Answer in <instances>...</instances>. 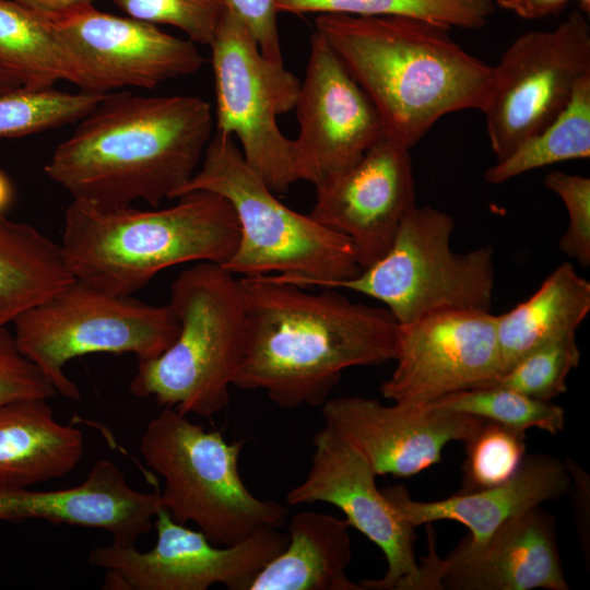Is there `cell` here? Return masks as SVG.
<instances>
[{
	"label": "cell",
	"mask_w": 590,
	"mask_h": 590,
	"mask_svg": "<svg viewBox=\"0 0 590 590\" xmlns=\"http://www.w3.org/2000/svg\"><path fill=\"white\" fill-rule=\"evenodd\" d=\"M247 340L233 386L261 389L279 406H321L342 371L394 359L399 322L386 307L333 288L305 291L270 275L239 278Z\"/></svg>",
	"instance_id": "obj_1"
},
{
	"label": "cell",
	"mask_w": 590,
	"mask_h": 590,
	"mask_svg": "<svg viewBox=\"0 0 590 590\" xmlns=\"http://www.w3.org/2000/svg\"><path fill=\"white\" fill-rule=\"evenodd\" d=\"M57 145L44 170L72 200L104 208L178 198L211 140V105L193 95L113 92Z\"/></svg>",
	"instance_id": "obj_2"
},
{
	"label": "cell",
	"mask_w": 590,
	"mask_h": 590,
	"mask_svg": "<svg viewBox=\"0 0 590 590\" xmlns=\"http://www.w3.org/2000/svg\"><path fill=\"white\" fill-rule=\"evenodd\" d=\"M320 34L374 105L387 137L411 150L450 113L482 110L493 68L449 27L404 16L319 14Z\"/></svg>",
	"instance_id": "obj_3"
},
{
	"label": "cell",
	"mask_w": 590,
	"mask_h": 590,
	"mask_svg": "<svg viewBox=\"0 0 590 590\" xmlns=\"http://www.w3.org/2000/svg\"><path fill=\"white\" fill-rule=\"evenodd\" d=\"M165 209L104 208L72 200L61 249L72 275L109 293L131 296L161 271L186 262L223 266L239 241L227 199L196 190Z\"/></svg>",
	"instance_id": "obj_4"
},
{
	"label": "cell",
	"mask_w": 590,
	"mask_h": 590,
	"mask_svg": "<svg viewBox=\"0 0 590 590\" xmlns=\"http://www.w3.org/2000/svg\"><path fill=\"white\" fill-rule=\"evenodd\" d=\"M201 162L178 197L206 190L232 204L239 241L224 269L234 275H270L305 288H327L362 271L351 239L283 204L246 163L232 137L216 132Z\"/></svg>",
	"instance_id": "obj_5"
},
{
	"label": "cell",
	"mask_w": 590,
	"mask_h": 590,
	"mask_svg": "<svg viewBox=\"0 0 590 590\" xmlns=\"http://www.w3.org/2000/svg\"><path fill=\"white\" fill-rule=\"evenodd\" d=\"M168 305L178 334L158 356L138 361L130 391L185 415L212 417L227 406L246 350L239 279L219 263L197 262L173 281Z\"/></svg>",
	"instance_id": "obj_6"
},
{
	"label": "cell",
	"mask_w": 590,
	"mask_h": 590,
	"mask_svg": "<svg viewBox=\"0 0 590 590\" xmlns=\"http://www.w3.org/2000/svg\"><path fill=\"white\" fill-rule=\"evenodd\" d=\"M188 415L166 408L146 425L140 452L164 480L160 504L174 521L192 522L219 546L234 545L263 528H282L287 505L260 499L246 487L238 458L244 439L227 442Z\"/></svg>",
	"instance_id": "obj_7"
},
{
	"label": "cell",
	"mask_w": 590,
	"mask_h": 590,
	"mask_svg": "<svg viewBox=\"0 0 590 590\" xmlns=\"http://www.w3.org/2000/svg\"><path fill=\"white\" fill-rule=\"evenodd\" d=\"M14 338L58 394L78 401L81 392L66 374L73 358L92 353H131L138 361L163 353L179 322L169 307L117 295L74 279L14 320Z\"/></svg>",
	"instance_id": "obj_8"
},
{
	"label": "cell",
	"mask_w": 590,
	"mask_h": 590,
	"mask_svg": "<svg viewBox=\"0 0 590 590\" xmlns=\"http://www.w3.org/2000/svg\"><path fill=\"white\" fill-rule=\"evenodd\" d=\"M455 221L416 205L402 220L389 250L356 276L331 283L385 304L399 323L447 309L491 310L495 285L491 246L451 249Z\"/></svg>",
	"instance_id": "obj_9"
},
{
	"label": "cell",
	"mask_w": 590,
	"mask_h": 590,
	"mask_svg": "<svg viewBox=\"0 0 590 590\" xmlns=\"http://www.w3.org/2000/svg\"><path fill=\"white\" fill-rule=\"evenodd\" d=\"M215 85L216 132L236 137L246 163L273 192L296 182L293 140L276 118L294 109L299 80L283 61L267 58L244 22L229 9L210 44Z\"/></svg>",
	"instance_id": "obj_10"
},
{
	"label": "cell",
	"mask_w": 590,
	"mask_h": 590,
	"mask_svg": "<svg viewBox=\"0 0 590 590\" xmlns=\"http://www.w3.org/2000/svg\"><path fill=\"white\" fill-rule=\"evenodd\" d=\"M482 108L489 146L500 161L545 128L590 74V26L573 11L552 30L529 31L503 52Z\"/></svg>",
	"instance_id": "obj_11"
},
{
	"label": "cell",
	"mask_w": 590,
	"mask_h": 590,
	"mask_svg": "<svg viewBox=\"0 0 590 590\" xmlns=\"http://www.w3.org/2000/svg\"><path fill=\"white\" fill-rule=\"evenodd\" d=\"M154 526L153 548L116 543L96 546L87 562L106 570L107 590H206L221 583L229 590H249L260 570L288 542V532L263 528L234 545L219 546L200 531L173 520L161 506Z\"/></svg>",
	"instance_id": "obj_12"
},
{
	"label": "cell",
	"mask_w": 590,
	"mask_h": 590,
	"mask_svg": "<svg viewBox=\"0 0 590 590\" xmlns=\"http://www.w3.org/2000/svg\"><path fill=\"white\" fill-rule=\"evenodd\" d=\"M81 92L108 94L123 87L154 88L199 71L204 59L190 39L157 25L94 7L50 21Z\"/></svg>",
	"instance_id": "obj_13"
},
{
	"label": "cell",
	"mask_w": 590,
	"mask_h": 590,
	"mask_svg": "<svg viewBox=\"0 0 590 590\" xmlns=\"http://www.w3.org/2000/svg\"><path fill=\"white\" fill-rule=\"evenodd\" d=\"M393 361L380 391L397 403L428 404L485 387L502 374L497 315L447 309L399 323Z\"/></svg>",
	"instance_id": "obj_14"
},
{
	"label": "cell",
	"mask_w": 590,
	"mask_h": 590,
	"mask_svg": "<svg viewBox=\"0 0 590 590\" xmlns=\"http://www.w3.org/2000/svg\"><path fill=\"white\" fill-rule=\"evenodd\" d=\"M314 447L307 476L286 494V505H333L350 527L381 550L387 571L379 579L361 581L363 590H413L418 575L415 527L378 489L367 459L335 430L324 425L314 436Z\"/></svg>",
	"instance_id": "obj_15"
},
{
	"label": "cell",
	"mask_w": 590,
	"mask_h": 590,
	"mask_svg": "<svg viewBox=\"0 0 590 590\" xmlns=\"http://www.w3.org/2000/svg\"><path fill=\"white\" fill-rule=\"evenodd\" d=\"M294 109L295 177L315 187L353 166L385 135L374 105L316 31Z\"/></svg>",
	"instance_id": "obj_16"
},
{
	"label": "cell",
	"mask_w": 590,
	"mask_h": 590,
	"mask_svg": "<svg viewBox=\"0 0 590 590\" xmlns=\"http://www.w3.org/2000/svg\"><path fill=\"white\" fill-rule=\"evenodd\" d=\"M568 590L555 520L540 506L502 523L487 538L468 536L446 557L429 552L413 590Z\"/></svg>",
	"instance_id": "obj_17"
},
{
	"label": "cell",
	"mask_w": 590,
	"mask_h": 590,
	"mask_svg": "<svg viewBox=\"0 0 590 590\" xmlns=\"http://www.w3.org/2000/svg\"><path fill=\"white\" fill-rule=\"evenodd\" d=\"M316 189L309 215L351 239L362 270L389 250L402 220L416 206L410 150L386 134Z\"/></svg>",
	"instance_id": "obj_18"
},
{
	"label": "cell",
	"mask_w": 590,
	"mask_h": 590,
	"mask_svg": "<svg viewBox=\"0 0 590 590\" xmlns=\"http://www.w3.org/2000/svg\"><path fill=\"white\" fill-rule=\"evenodd\" d=\"M324 425L353 445L377 475L406 477L441 461L451 441H468L486 420L429 404L384 405L337 397L321 405Z\"/></svg>",
	"instance_id": "obj_19"
},
{
	"label": "cell",
	"mask_w": 590,
	"mask_h": 590,
	"mask_svg": "<svg viewBox=\"0 0 590 590\" xmlns=\"http://www.w3.org/2000/svg\"><path fill=\"white\" fill-rule=\"evenodd\" d=\"M161 508L160 488L131 487L120 468L98 460L76 486L55 491L0 485V521L43 519L54 524L103 529L113 543L135 546L149 533Z\"/></svg>",
	"instance_id": "obj_20"
},
{
	"label": "cell",
	"mask_w": 590,
	"mask_h": 590,
	"mask_svg": "<svg viewBox=\"0 0 590 590\" xmlns=\"http://www.w3.org/2000/svg\"><path fill=\"white\" fill-rule=\"evenodd\" d=\"M573 476L567 463L551 455L526 456L506 482L436 502L411 498L403 485L382 489L396 510L412 526L453 520L465 526L471 541L487 538L502 523L568 493Z\"/></svg>",
	"instance_id": "obj_21"
},
{
	"label": "cell",
	"mask_w": 590,
	"mask_h": 590,
	"mask_svg": "<svg viewBox=\"0 0 590 590\" xmlns=\"http://www.w3.org/2000/svg\"><path fill=\"white\" fill-rule=\"evenodd\" d=\"M34 398L0 404V485L28 487L70 473L84 453L81 430Z\"/></svg>",
	"instance_id": "obj_22"
},
{
	"label": "cell",
	"mask_w": 590,
	"mask_h": 590,
	"mask_svg": "<svg viewBox=\"0 0 590 590\" xmlns=\"http://www.w3.org/2000/svg\"><path fill=\"white\" fill-rule=\"evenodd\" d=\"M345 518L310 510L288 522V542L256 576L249 590H363L346 569L352 562Z\"/></svg>",
	"instance_id": "obj_23"
},
{
	"label": "cell",
	"mask_w": 590,
	"mask_h": 590,
	"mask_svg": "<svg viewBox=\"0 0 590 590\" xmlns=\"http://www.w3.org/2000/svg\"><path fill=\"white\" fill-rule=\"evenodd\" d=\"M589 310V281L562 263L528 299L497 315L502 374L533 350L576 334Z\"/></svg>",
	"instance_id": "obj_24"
},
{
	"label": "cell",
	"mask_w": 590,
	"mask_h": 590,
	"mask_svg": "<svg viewBox=\"0 0 590 590\" xmlns=\"http://www.w3.org/2000/svg\"><path fill=\"white\" fill-rule=\"evenodd\" d=\"M74 279L60 244L0 213V324L13 322Z\"/></svg>",
	"instance_id": "obj_25"
},
{
	"label": "cell",
	"mask_w": 590,
	"mask_h": 590,
	"mask_svg": "<svg viewBox=\"0 0 590 590\" xmlns=\"http://www.w3.org/2000/svg\"><path fill=\"white\" fill-rule=\"evenodd\" d=\"M0 70L27 90L72 83V70L50 20L13 0H0Z\"/></svg>",
	"instance_id": "obj_26"
},
{
	"label": "cell",
	"mask_w": 590,
	"mask_h": 590,
	"mask_svg": "<svg viewBox=\"0 0 590 590\" xmlns=\"http://www.w3.org/2000/svg\"><path fill=\"white\" fill-rule=\"evenodd\" d=\"M590 156V74L583 76L564 109L540 132L486 169L498 185L530 170Z\"/></svg>",
	"instance_id": "obj_27"
},
{
	"label": "cell",
	"mask_w": 590,
	"mask_h": 590,
	"mask_svg": "<svg viewBox=\"0 0 590 590\" xmlns=\"http://www.w3.org/2000/svg\"><path fill=\"white\" fill-rule=\"evenodd\" d=\"M492 0H275L278 12L404 16L461 28H480L494 10Z\"/></svg>",
	"instance_id": "obj_28"
},
{
	"label": "cell",
	"mask_w": 590,
	"mask_h": 590,
	"mask_svg": "<svg viewBox=\"0 0 590 590\" xmlns=\"http://www.w3.org/2000/svg\"><path fill=\"white\" fill-rule=\"evenodd\" d=\"M428 404L523 432L535 427L556 435L564 429L566 421L565 411L559 405L503 387L467 389Z\"/></svg>",
	"instance_id": "obj_29"
},
{
	"label": "cell",
	"mask_w": 590,
	"mask_h": 590,
	"mask_svg": "<svg viewBox=\"0 0 590 590\" xmlns=\"http://www.w3.org/2000/svg\"><path fill=\"white\" fill-rule=\"evenodd\" d=\"M106 94L24 87L0 95V138H20L78 122Z\"/></svg>",
	"instance_id": "obj_30"
},
{
	"label": "cell",
	"mask_w": 590,
	"mask_h": 590,
	"mask_svg": "<svg viewBox=\"0 0 590 590\" xmlns=\"http://www.w3.org/2000/svg\"><path fill=\"white\" fill-rule=\"evenodd\" d=\"M464 445L467 457L458 493L488 488L509 480L526 457V432L485 421Z\"/></svg>",
	"instance_id": "obj_31"
},
{
	"label": "cell",
	"mask_w": 590,
	"mask_h": 590,
	"mask_svg": "<svg viewBox=\"0 0 590 590\" xmlns=\"http://www.w3.org/2000/svg\"><path fill=\"white\" fill-rule=\"evenodd\" d=\"M579 362L576 334H570L528 353L485 387L509 388L551 401L567 391L566 379Z\"/></svg>",
	"instance_id": "obj_32"
},
{
	"label": "cell",
	"mask_w": 590,
	"mask_h": 590,
	"mask_svg": "<svg viewBox=\"0 0 590 590\" xmlns=\"http://www.w3.org/2000/svg\"><path fill=\"white\" fill-rule=\"evenodd\" d=\"M131 16L174 26L196 44L212 43L228 8L225 0H110Z\"/></svg>",
	"instance_id": "obj_33"
},
{
	"label": "cell",
	"mask_w": 590,
	"mask_h": 590,
	"mask_svg": "<svg viewBox=\"0 0 590 590\" xmlns=\"http://www.w3.org/2000/svg\"><path fill=\"white\" fill-rule=\"evenodd\" d=\"M545 187L562 199L568 224L558 241L559 250L583 268L590 266V179L555 170L544 178Z\"/></svg>",
	"instance_id": "obj_34"
},
{
	"label": "cell",
	"mask_w": 590,
	"mask_h": 590,
	"mask_svg": "<svg viewBox=\"0 0 590 590\" xmlns=\"http://www.w3.org/2000/svg\"><path fill=\"white\" fill-rule=\"evenodd\" d=\"M56 394L42 371L21 353L14 334L0 324V404Z\"/></svg>",
	"instance_id": "obj_35"
},
{
	"label": "cell",
	"mask_w": 590,
	"mask_h": 590,
	"mask_svg": "<svg viewBox=\"0 0 590 590\" xmlns=\"http://www.w3.org/2000/svg\"><path fill=\"white\" fill-rule=\"evenodd\" d=\"M247 26L263 56L282 61L275 0H225Z\"/></svg>",
	"instance_id": "obj_36"
},
{
	"label": "cell",
	"mask_w": 590,
	"mask_h": 590,
	"mask_svg": "<svg viewBox=\"0 0 590 590\" xmlns=\"http://www.w3.org/2000/svg\"><path fill=\"white\" fill-rule=\"evenodd\" d=\"M22 7L50 20L67 17L93 8L94 0H13Z\"/></svg>",
	"instance_id": "obj_37"
},
{
	"label": "cell",
	"mask_w": 590,
	"mask_h": 590,
	"mask_svg": "<svg viewBox=\"0 0 590 590\" xmlns=\"http://www.w3.org/2000/svg\"><path fill=\"white\" fill-rule=\"evenodd\" d=\"M522 19L535 20L560 12L569 0H492Z\"/></svg>",
	"instance_id": "obj_38"
},
{
	"label": "cell",
	"mask_w": 590,
	"mask_h": 590,
	"mask_svg": "<svg viewBox=\"0 0 590 590\" xmlns=\"http://www.w3.org/2000/svg\"><path fill=\"white\" fill-rule=\"evenodd\" d=\"M12 200V186L7 176L0 170V213H4Z\"/></svg>",
	"instance_id": "obj_39"
},
{
	"label": "cell",
	"mask_w": 590,
	"mask_h": 590,
	"mask_svg": "<svg viewBox=\"0 0 590 590\" xmlns=\"http://www.w3.org/2000/svg\"><path fill=\"white\" fill-rule=\"evenodd\" d=\"M21 87V83L13 75L0 70V95Z\"/></svg>",
	"instance_id": "obj_40"
},
{
	"label": "cell",
	"mask_w": 590,
	"mask_h": 590,
	"mask_svg": "<svg viewBox=\"0 0 590 590\" xmlns=\"http://www.w3.org/2000/svg\"><path fill=\"white\" fill-rule=\"evenodd\" d=\"M578 3V10H580L585 14L590 13V0H577Z\"/></svg>",
	"instance_id": "obj_41"
}]
</instances>
